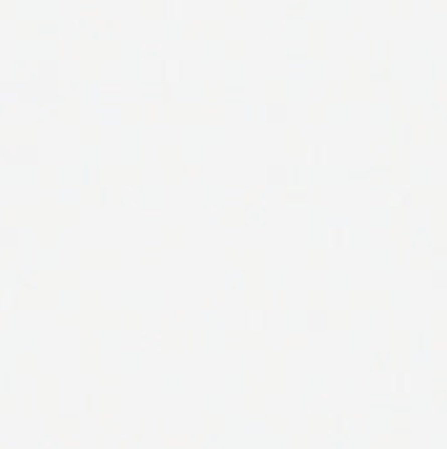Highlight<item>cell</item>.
I'll return each instance as SVG.
<instances>
[{"label":"cell","mask_w":447,"mask_h":449,"mask_svg":"<svg viewBox=\"0 0 447 449\" xmlns=\"http://www.w3.org/2000/svg\"><path fill=\"white\" fill-rule=\"evenodd\" d=\"M16 160V152L11 151V147H2L0 151V163L2 164H12Z\"/></svg>","instance_id":"cell-2"},{"label":"cell","mask_w":447,"mask_h":449,"mask_svg":"<svg viewBox=\"0 0 447 449\" xmlns=\"http://www.w3.org/2000/svg\"><path fill=\"white\" fill-rule=\"evenodd\" d=\"M17 88L14 84H2L0 85V100L4 103L14 102L17 99Z\"/></svg>","instance_id":"cell-1"}]
</instances>
